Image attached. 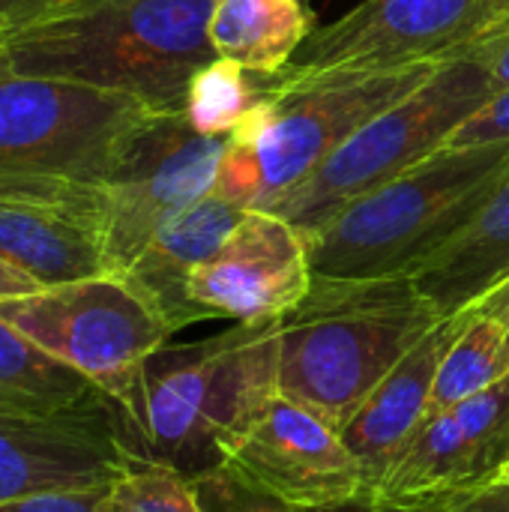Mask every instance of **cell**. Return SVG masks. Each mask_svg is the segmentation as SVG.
<instances>
[{"label": "cell", "mask_w": 509, "mask_h": 512, "mask_svg": "<svg viewBox=\"0 0 509 512\" xmlns=\"http://www.w3.org/2000/svg\"><path fill=\"white\" fill-rule=\"evenodd\" d=\"M507 354H509V336H507Z\"/></svg>", "instance_id": "cell-34"}, {"label": "cell", "mask_w": 509, "mask_h": 512, "mask_svg": "<svg viewBox=\"0 0 509 512\" xmlns=\"http://www.w3.org/2000/svg\"><path fill=\"white\" fill-rule=\"evenodd\" d=\"M0 261L42 288L111 273L102 186L0 174Z\"/></svg>", "instance_id": "cell-12"}, {"label": "cell", "mask_w": 509, "mask_h": 512, "mask_svg": "<svg viewBox=\"0 0 509 512\" xmlns=\"http://www.w3.org/2000/svg\"><path fill=\"white\" fill-rule=\"evenodd\" d=\"M225 144L228 135H201L183 111L156 117L126 144L99 183L114 276L129 270L165 222L213 192Z\"/></svg>", "instance_id": "cell-9"}, {"label": "cell", "mask_w": 509, "mask_h": 512, "mask_svg": "<svg viewBox=\"0 0 509 512\" xmlns=\"http://www.w3.org/2000/svg\"><path fill=\"white\" fill-rule=\"evenodd\" d=\"M243 210L210 192L198 204L165 222L141 255L120 273L135 291H141L165 324L177 333L189 324L207 321L201 309L189 300V279L198 264H204L234 231Z\"/></svg>", "instance_id": "cell-17"}, {"label": "cell", "mask_w": 509, "mask_h": 512, "mask_svg": "<svg viewBox=\"0 0 509 512\" xmlns=\"http://www.w3.org/2000/svg\"><path fill=\"white\" fill-rule=\"evenodd\" d=\"M509 276V174L477 219L438 255L411 273L420 294L438 309L453 315Z\"/></svg>", "instance_id": "cell-18"}, {"label": "cell", "mask_w": 509, "mask_h": 512, "mask_svg": "<svg viewBox=\"0 0 509 512\" xmlns=\"http://www.w3.org/2000/svg\"><path fill=\"white\" fill-rule=\"evenodd\" d=\"M102 390L39 351L0 318V414L3 417H48L69 411Z\"/></svg>", "instance_id": "cell-20"}, {"label": "cell", "mask_w": 509, "mask_h": 512, "mask_svg": "<svg viewBox=\"0 0 509 512\" xmlns=\"http://www.w3.org/2000/svg\"><path fill=\"white\" fill-rule=\"evenodd\" d=\"M162 114L177 111L0 63V174L102 183L126 144Z\"/></svg>", "instance_id": "cell-7"}, {"label": "cell", "mask_w": 509, "mask_h": 512, "mask_svg": "<svg viewBox=\"0 0 509 512\" xmlns=\"http://www.w3.org/2000/svg\"><path fill=\"white\" fill-rule=\"evenodd\" d=\"M504 39H509V0H495L492 9L480 18V24L471 30V36L453 51V57L456 54H480Z\"/></svg>", "instance_id": "cell-26"}, {"label": "cell", "mask_w": 509, "mask_h": 512, "mask_svg": "<svg viewBox=\"0 0 509 512\" xmlns=\"http://www.w3.org/2000/svg\"><path fill=\"white\" fill-rule=\"evenodd\" d=\"M318 512H441L438 507H411V504H393V501H384V498H375L369 492H363L360 498L348 501V504H339V507H330V510Z\"/></svg>", "instance_id": "cell-28"}, {"label": "cell", "mask_w": 509, "mask_h": 512, "mask_svg": "<svg viewBox=\"0 0 509 512\" xmlns=\"http://www.w3.org/2000/svg\"><path fill=\"white\" fill-rule=\"evenodd\" d=\"M495 0H360L315 27L288 66L258 75L267 96L291 93L315 78L453 57Z\"/></svg>", "instance_id": "cell-10"}, {"label": "cell", "mask_w": 509, "mask_h": 512, "mask_svg": "<svg viewBox=\"0 0 509 512\" xmlns=\"http://www.w3.org/2000/svg\"><path fill=\"white\" fill-rule=\"evenodd\" d=\"M509 462V375L483 393L429 414L369 495L444 507L498 480Z\"/></svg>", "instance_id": "cell-11"}, {"label": "cell", "mask_w": 509, "mask_h": 512, "mask_svg": "<svg viewBox=\"0 0 509 512\" xmlns=\"http://www.w3.org/2000/svg\"><path fill=\"white\" fill-rule=\"evenodd\" d=\"M315 33L306 0H213L207 36L216 57L273 75Z\"/></svg>", "instance_id": "cell-19"}, {"label": "cell", "mask_w": 509, "mask_h": 512, "mask_svg": "<svg viewBox=\"0 0 509 512\" xmlns=\"http://www.w3.org/2000/svg\"><path fill=\"white\" fill-rule=\"evenodd\" d=\"M495 93L498 87L477 57H447L417 90L366 120L270 213L288 219L303 237H312L348 204L441 150L453 129Z\"/></svg>", "instance_id": "cell-6"}, {"label": "cell", "mask_w": 509, "mask_h": 512, "mask_svg": "<svg viewBox=\"0 0 509 512\" xmlns=\"http://www.w3.org/2000/svg\"><path fill=\"white\" fill-rule=\"evenodd\" d=\"M6 24H9V9H0V39L6 33Z\"/></svg>", "instance_id": "cell-31"}, {"label": "cell", "mask_w": 509, "mask_h": 512, "mask_svg": "<svg viewBox=\"0 0 509 512\" xmlns=\"http://www.w3.org/2000/svg\"><path fill=\"white\" fill-rule=\"evenodd\" d=\"M210 9L213 0H18L0 63L183 111L192 78L216 60Z\"/></svg>", "instance_id": "cell-1"}, {"label": "cell", "mask_w": 509, "mask_h": 512, "mask_svg": "<svg viewBox=\"0 0 509 512\" xmlns=\"http://www.w3.org/2000/svg\"><path fill=\"white\" fill-rule=\"evenodd\" d=\"M195 492L204 512H306L255 489L228 468L195 480Z\"/></svg>", "instance_id": "cell-23"}, {"label": "cell", "mask_w": 509, "mask_h": 512, "mask_svg": "<svg viewBox=\"0 0 509 512\" xmlns=\"http://www.w3.org/2000/svg\"><path fill=\"white\" fill-rule=\"evenodd\" d=\"M468 57H477L486 66V72L498 90H509V39L480 51V54H468Z\"/></svg>", "instance_id": "cell-29"}, {"label": "cell", "mask_w": 509, "mask_h": 512, "mask_svg": "<svg viewBox=\"0 0 509 512\" xmlns=\"http://www.w3.org/2000/svg\"><path fill=\"white\" fill-rule=\"evenodd\" d=\"M468 324V306L444 315L399 363L396 369L375 387V393L363 402V408L342 429L345 444L363 465L369 489L384 477L411 435L426 423L438 372L453 342ZM366 489V492H369Z\"/></svg>", "instance_id": "cell-16"}, {"label": "cell", "mask_w": 509, "mask_h": 512, "mask_svg": "<svg viewBox=\"0 0 509 512\" xmlns=\"http://www.w3.org/2000/svg\"><path fill=\"white\" fill-rule=\"evenodd\" d=\"M492 141H509V90H498L462 126H456L444 147H474Z\"/></svg>", "instance_id": "cell-25"}, {"label": "cell", "mask_w": 509, "mask_h": 512, "mask_svg": "<svg viewBox=\"0 0 509 512\" xmlns=\"http://www.w3.org/2000/svg\"><path fill=\"white\" fill-rule=\"evenodd\" d=\"M225 468L306 512L348 504L369 489L342 429L282 393L249 426Z\"/></svg>", "instance_id": "cell-13"}, {"label": "cell", "mask_w": 509, "mask_h": 512, "mask_svg": "<svg viewBox=\"0 0 509 512\" xmlns=\"http://www.w3.org/2000/svg\"><path fill=\"white\" fill-rule=\"evenodd\" d=\"M114 483L87 489H51L24 498L3 501L0 512H108V495Z\"/></svg>", "instance_id": "cell-24"}, {"label": "cell", "mask_w": 509, "mask_h": 512, "mask_svg": "<svg viewBox=\"0 0 509 512\" xmlns=\"http://www.w3.org/2000/svg\"><path fill=\"white\" fill-rule=\"evenodd\" d=\"M42 285L36 279H30L27 273H21L18 267L0 261V300H9V297H27V294H36Z\"/></svg>", "instance_id": "cell-30"}, {"label": "cell", "mask_w": 509, "mask_h": 512, "mask_svg": "<svg viewBox=\"0 0 509 512\" xmlns=\"http://www.w3.org/2000/svg\"><path fill=\"white\" fill-rule=\"evenodd\" d=\"M441 512H509V480L498 477L489 486L444 504Z\"/></svg>", "instance_id": "cell-27"}, {"label": "cell", "mask_w": 509, "mask_h": 512, "mask_svg": "<svg viewBox=\"0 0 509 512\" xmlns=\"http://www.w3.org/2000/svg\"><path fill=\"white\" fill-rule=\"evenodd\" d=\"M279 396V321L237 324L213 339L159 348L120 402L114 432L129 465L171 468L201 480Z\"/></svg>", "instance_id": "cell-2"}, {"label": "cell", "mask_w": 509, "mask_h": 512, "mask_svg": "<svg viewBox=\"0 0 509 512\" xmlns=\"http://www.w3.org/2000/svg\"><path fill=\"white\" fill-rule=\"evenodd\" d=\"M18 0H0V9H9V6H15Z\"/></svg>", "instance_id": "cell-32"}, {"label": "cell", "mask_w": 509, "mask_h": 512, "mask_svg": "<svg viewBox=\"0 0 509 512\" xmlns=\"http://www.w3.org/2000/svg\"><path fill=\"white\" fill-rule=\"evenodd\" d=\"M0 318L111 402L129 393L141 366L174 336L153 303L114 273L0 300Z\"/></svg>", "instance_id": "cell-8"}, {"label": "cell", "mask_w": 509, "mask_h": 512, "mask_svg": "<svg viewBox=\"0 0 509 512\" xmlns=\"http://www.w3.org/2000/svg\"><path fill=\"white\" fill-rule=\"evenodd\" d=\"M108 512H204L195 483L171 468L129 465L111 486Z\"/></svg>", "instance_id": "cell-22"}, {"label": "cell", "mask_w": 509, "mask_h": 512, "mask_svg": "<svg viewBox=\"0 0 509 512\" xmlns=\"http://www.w3.org/2000/svg\"><path fill=\"white\" fill-rule=\"evenodd\" d=\"M129 468L105 393L48 417L0 414V504L114 483Z\"/></svg>", "instance_id": "cell-15"}, {"label": "cell", "mask_w": 509, "mask_h": 512, "mask_svg": "<svg viewBox=\"0 0 509 512\" xmlns=\"http://www.w3.org/2000/svg\"><path fill=\"white\" fill-rule=\"evenodd\" d=\"M309 288L312 261L303 231L270 210H243L225 243L195 267L186 291L204 318L264 324L297 309Z\"/></svg>", "instance_id": "cell-14"}, {"label": "cell", "mask_w": 509, "mask_h": 512, "mask_svg": "<svg viewBox=\"0 0 509 512\" xmlns=\"http://www.w3.org/2000/svg\"><path fill=\"white\" fill-rule=\"evenodd\" d=\"M504 480H509V462H507V468H504V474H501Z\"/></svg>", "instance_id": "cell-33"}, {"label": "cell", "mask_w": 509, "mask_h": 512, "mask_svg": "<svg viewBox=\"0 0 509 512\" xmlns=\"http://www.w3.org/2000/svg\"><path fill=\"white\" fill-rule=\"evenodd\" d=\"M267 99L255 72L216 57L189 84L183 114L201 135H231Z\"/></svg>", "instance_id": "cell-21"}, {"label": "cell", "mask_w": 509, "mask_h": 512, "mask_svg": "<svg viewBox=\"0 0 509 512\" xmlns=\"http://www.w3.org/2000/svg\"><path fill=\"white\" fill-rule=\"evenodd\" d=\"M507 174L509 141L429 153L306 237L312 276H411L477 219Z\"/></svg>", "instance_id": "cell-4"}, {"label": "cell", "mask_w": 509, "mask_h": 512, "mask_svg": "<svg viewBox=\"0 0 509 512\" xmlns=\"http://www.w3.org/2000/svg\"><path fill=\"white\" fill-rule=\"evenodd\" d=\"M438 321L411 276H312L303 303L279 318V393L345 429Z\"/></svg>", "instance_id": "cell-3"}, {"label": "cell", "mask_w": 509, "mask_h": 512, "mask_svg": "<svg viewBox=\"0 0 509 512\" xmlns=\"http://www.w3.org/2000/svg\"><path fill=\"white\" fill-rule=\"evenodd\" d=\"M444 60L339 72L267 96L228 135L213 192L240 210H273L366 120L417 90Z\"/></svg>", "instance_id": "cell-5"}]
</instances>
